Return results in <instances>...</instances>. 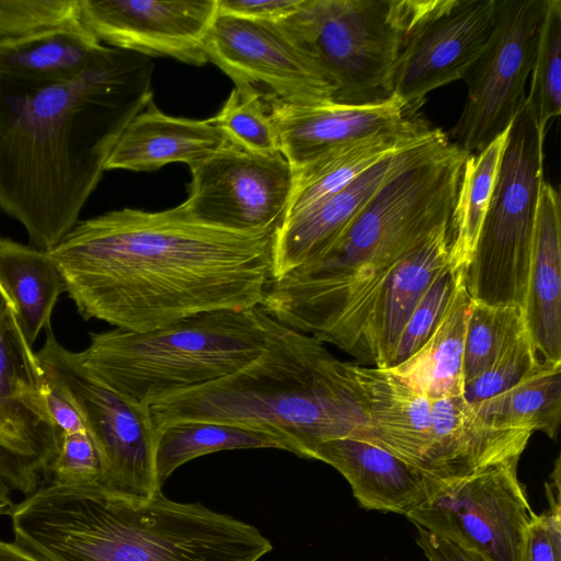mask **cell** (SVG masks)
Segmentation results:
<instances>
[{
	"label": "cell",
	"instance_id": "1",
	"mask_svg": "<svg viewBox=\"0 0 561 561\" xmlns=\"http://www.w3.org/2000/svg\"><path fill=\"white\" fill-rule=\"evenodd\" d=\"M275 230L204 225L179 205L122 208L78 221L48 253L84 320L145 332L203 312L259 307Z\"/></svg>",
	"mask_w": 561,
	"mask_h": 561
},
{
	"label": "cell",
	"instance_id": "2",
	"mask_svg": "<svg viewBox=\"0 0 561 561\" xmlns=\"http://www.w3.org/2000/svg\"><path fill=\"white\" fill-rule=\"evenodd\" d=\"M149 57L110 47L80 78L0 81V209L48 252L79 221L127 124L151 101Z\"/></svg>",
	"mask_w": 561,
	"mask_h": 561
},
{
	"label": "cell",
	"instance_id": "3",
	"mask_svg": "<svg viewBox=\"0 0 561 561\" xmlns=\"http://www.w3.org/2000/svg\"><path fill=\"white\" fill-rule=\"evenodd\" d=\"M9 516L14 542L43 561H259L272 550L256 527L162 490L140 500L47 484Z\"/></svg>",
	"mask_w": 561,
	"mask_h": 561
},
{
	"label": "cell",
	"instance_id": "4",
	"mask_svg": "<svg viewBox=\"0 0 561 561\" xmlns=\"http://www.w3.org/2000/svg\"><path fill=\"white\" fill-rule=\"evenodd\" d=\"M148 409L156 430L180 421L255 425L286 436L304 458L330 439H360L368 425L353 364L316 337L287 328L238 371Z\"/></svg>",
	"mask_w": 561,
	"mask_h": 561
},
{
	"label": "cell",
	"instance_id": "5",
	"mask_svg": "<svg viewBox=\"0 0 561 561\" xmlns=\"http://www.w3.org/2000/svg\"><path fill=\"white\" fill-rule=\"evenodd\" d=\"M285 329L259 307L217 310L145 332H90L77 356L101 382L148 407L238 371Z\"/></svg>",
	"mask_w": 561,
	"mask_h": 561
},
{
	"label": "cell",
	"instance_id": "6",
	"mask_svg": "<svg viewBox=\"0 0 561 561\" xmlns=\"http://www.w3.org/2000/svg\"><path fill=\"white\" fill-rule=\"evenodd\" d=\"M410 0H304L277 24L318 59L333 102L363 105L392 96Z\"/></svg>",
	"mask_w": 561,
	"mask_h": 561
},
{
	"label": "cell",
	"instance_id": "7",
	"mask_svg": "<svg viewBox=\"0 0 561 561\" xmlns=\"http://www.w3.org/2000/svg\"><path fill=\"white\" fill-rule=\"evenodd\" d=\"M543 142L524 108L511 126L489 209L463 275L473 301L524 307L545 180Z\"/></svg>",
	"mask_w": 561,
	"mask_h": 561
},
{
	"label": "cell",
	"instance_id": "8",
	"mask_svg": "<svg viewBox=\"0 0 561 561\" xmlns=\"http://www.w3.org/2000/svg\"><path fill=\"white\" fill-rule=\"evenodd\" d=\"M36 356L45 371L80 412L100 459L98 483L123 496L149 499L162 486L156 472L157 430L146 405L138 404L95 378L45 331Z\"/></svg>",
	"mask_w": 561,
	"mask_h": 561
},
{
	"label": "cell",
	"instance_id": "9",
	"mask_svg": "<svg viewBox=\"0 0 561 561\" xmlns=\"http://www.w3.org/2000/svg\"><path fill=\"white\" fill-rule=\"evenodd\" d=\"M545 7L546 0H499L490 41L462 78V112L446 134L468 153L484 149L524 111Z\"/></svg>",
	"mask_w": 561,
	"mask_h": 561
},
{
	"label": "cell",
	"instance_id": "10",
	"mask_svg": "<svg viewBox=\"0 0 561 561\" xmlns=\"http://www.w3.org/2000/svg\"><path fill=\"white\" fill-rule=\"evenodd\" d=\"M518 461L506 460L443 481L407 517L489 561H520L526 531L536 514L518 479Z\"/></svg>",
	"mask_w": 561,
	"mask_h": 561
},
{
	"label": "cell",
	"instance_id": "11",
	"mask_svg": "<svg viewBox=\"0 0 561 561\" xmlns=\"http://www.w3.org/2000/svg\"><path fill=\"white\" fill-rule=\"evenodd\" d=\"M499 0H410L392 96L417 116L430 92L460 80L485 48Z\"/></svg>",
	"mask_w": 561,
	"mask_h": 561
},
{
	"label": "cell",
	"instance_id": "12",
	"mask_svg": "<svg viewBox=\"0 0 561 561\" xmlns=\"http://www.w3.org/2000/svg\"><path fill=\"white\" fill-rule=\"evenodd\" d=\"M205 51L237 89L257 95L270 107L333 102L334 88L318 59L276 23L217 13Z\"/></svg>",
	"mask_w": 561,
	"mask_h": 561
},
{
	"label": "cell",
	"instance_id": "13",
	"mask_svg": "<svg viewBox=\"0 0 561 561\" xmlns=\"http://www.w3.org/2000/svg\"><path fill=\"white\" fill-rule=\"evenodd\" d=\"M187 198L179 205L192 220L238 232L275 230L293 186V170L282 152L261 154L230 141L190 167Z\"/></svg>",
	"mask_w": 561,
	"mask_h": 561
},
{
	"label": "cell",
	"instance_id": "14",
	"mask_svg": "<svg viewBox=\"0 0 561 561\" xmlns=\"http://www.w3.org/2000/svg\"><path fill=\"white\" fill-rule=\"evenodd\" d=\"M58 446L46 376L15 317L0 329V478L31 495L47 484Z\"/></svg>",
	"mask_w": 561,
	"mask_h": 561
},
{
	"label": "cell",
	"instance_id": "15",
	"mask_svg": "<svg viewBox=\"0 0 561 561\" xmlns=\"http://www.w3.org/2000/svg\"><path fill=\"white\" fill-rule=\"evenodd\" d=\"M81 20L107 46L202 66L217 0H80Z\"/></svg>",
	"mask_w": 561,
	"mask_h": 561
},
{
	"label": "cell",
	"instance_id": "16",
	"mask_svg": "<svg viewBox=\"0 0 561 561\" xmlns=\"http://www.w3.org/2000/svg\"><path fill=\"white\" fill-rule=\"evenodd\" d=\"M449 141L438 128L430 138L385 157L314 207L284 220L274 232L270 278H279L320 253L388 181Z\"/></svg>",
	"mask_w": 561,
	"mask_h": 561
},
{
	"label": "cell",
	"instance_id": "17",
	"mask_svg": "<svg viewBox=\"0 0 561 561\" xmlns=\"http://www.w3.org/2000/svg\"><path fill=\"white\" fill-rule=\"evenodd\" d=\"M533 433L483 419L462 394L435 399L432 401L431 442L422 471L437 480L451 481L519 459Z\"/></svg>",
	"mask_w": 561,
	"mask_h": 561
},
{
	"label": "cell",
	"instance_id": "18",
	"mask_svg": "<svg viewBox=\"0 0 561 561\" xmlns=\"http://www.w3.org/2000/svg\"><path fill=\"white\" fill-rule=\"evenodd\" d=\"M310 459L335 468L366 508L408 515L442 484L412 465L367 440L341 437L316 446Z\"/></svg>",
	"mask_w": 561,
	"mask_h": 561
},
{
	"label": "cell",
	"instance_id": "19",
	"mask_svg": "<svg viewBox=\"0 0 561 561\" xmlns=\"http://www.w3.org/2000/svg\"><path fill=\"white\" fill-rule=\"evenodd\" d=\"M271 113L278 131L280 152L291 170L332 149L398 127L411 118L394 96L363 105L334 102L273 105Z\"/></svg>",
	"mask_w": 561,
	"mask_h": 561
},
{
	"label": "cell",
	"instance_id": "20",
	"mask_svg": "<svg viewBox=\"0 0 561 561\" xmlns=\"http://www.w3.org/2000/svg\"><path fill=\"white\" fill-rule=\"evenodd\" d=\"M449 221L402 259L378 293L366 323L362 363L387 368L401 332L419 301L449 267Z\"/></svg>",
	"mask_w": 561,
	"mask_h": 561
},
{
	"label": "cell",
	"instance_id": "21",
	"mask_svg": "<svg viewBox=\"0 0 561 561\" xmlns=\"http://www.w3.org/2000/svg\"><path fill=\"white\" fill-rule=\"evenodd\" d=\"M560 193L543 180L533 236L523 316L542 364H561V213Z\"/></svg>",
	"mask_w": 561,
	"mask_h": 561
},
{
	"label": "cell",
	"instance_id": "22",
	"mask_svg": "<svg viewBox=\"0 0 561 561\" xmlns=\"http://www.w3.org/2000/svg\"><path fill=\"white\" fill-rule=\"evenodd\" d=\"M366 399L368 425L360 438L422 471L431 442L432 399L392 370L353 364Z\"/></svg>",
	"mask_w": 561,
	"mask_h": 561
},
{
	"label": "cell",
	"instance_id": "23",
	"mask_svg": "<svg viewBox=\"0 0 561 561\" xmlns=\"http://www.w3.org/2000/svg\"><path fill=\"white\" fill-rule=\"evenodd\" d=\"M227 144L228 139L210 118L173 117L151 101L117 138L105 171H154L172 162L191 167Z\"/></svg>",
	"mask_w": 561,
	"mask_h": 561
},
{
	"label": "cell",
	"instance_id": "24",
	"mask_svg": "<svg viewBox=\"0 0 561 561\" xmlns=\"http://www.w3.org/2000/svg\"><path fill=\"white\" fill-rule=\"evenodd\" d=\"M437 129L417 115L398 127L332 149L293 170L283 221L314 207L385 157L430 138Z\"/></svg>",
	"mask_w": 561,
	"mask_h": 561
},
{
	"label": "cell",
	"instance_id": "25",
	"mask_svg": "<svg viewBox=\"0 0 561 561\" xmlns=\"http://www.w3.org/2000/svg\"><path fill=\"white\" fill-rule=\"evenodd\" d=\"M102 44L81 22L0 41V81L46 85L73 81L103 57Z\"/></svg>",
	"mask_w": 561,
	"mask_h": 561
},
{
	"label": "cell",
	"instance_id": "26",
	"mask_svg": "<svg viewBox=\"0 0 561 561\" xmlns=\"http://www.w3.org/2000/svg\"><path fill=\"white\" fill-rule=\"evenodd\" d=\"M0 284L14 304L15 317L33 347L39 332L51 329V313L64 278L46 251L0 238Z\"/></svg>",
	"mask_w": 561,
	"mask_h": 561
},
{
	"label": "cell",
	"instance_id": "27",
	"mask_svg": "<svg viewBox=\"0 0 561 561\" xmlns=\"http://www.w3.org/2000/svg\"><path fill=\"white\" fill-rule=\"evenodd\" d=\"M471 302L462 280L431 337L410 358L389 369L432 400L462 394V355Z\"/></svg>",
	"mask_w": 561,
	"mask_h": 561
},
{
	"label": "cell",
	"instance_id": "28",
	"mask_svg": "<svg viewBox=\"0 0 561 561\" xmlns=\"http://www.w3.org/2000/svg\"><path fill=\"white\" fill-rule=\"evenodd\" d=\"M245 448H276L296 454L284 435L255 425L180 421L157 430L156 472L162 486L185 462L216 451Z\"/></svg>",
	"mask_w": 561,
	"mask_h": 561
},
{
	"label": "cell",
	"instance_id": "29",
	"mask_svg": "<svg viewBox=\"0 0 561 561\" xmlns=\"http://www.w3.org/2000/svg\"><path fill=\"white\" fill-rule=\"evenodd\" d=\"M510 129L493 139L481 151L469 153L462 168L449 220V267L462 272L463 275L472 259L489 209Z\"/></svg>",
	"mask_w": 561,
	"mask_h": 561
},
{
	"label": "cell",
	"instance_id": "30",
	"mask_svg": "<svg viewBox=\"0 0 561 561\" xmlns=\"http://www.w3.org/2000/svg\"><path fill=\"white\" fill-rule=\"evenodd\" d=\"M471 407L494 424L540 431L556 440L561 416V364H539L510 389Z\"/></svg>",
	"mask_w": 561,
	"mask_h": 561
},
{
	"label": "cell",
	"instance_id": "31",
	"mask_svg": "<svg viewBox=\"0 0 561 561\" xmlns=\"http://www.w3.org/2000/svg\"><path fill=\"white\" fill-rule=\"evenodd\" d=\"M525 111L545 137L561 112V1L546 0Z\"/></svg>",
	"mask_w": 561,
	"mask_h": 561
},
{
	"label": "cell",
	"instance_id": "32",
	"mask_svg": "<svg viewBox=\"0 0 561 561\" xmlns=\"http://www.w3.org/2000/svg\"><path fill=\"white\" fill-rule=\"evenodd\" d=\"M525 329L520 307L472 300L462 355L463 386L484 371Z\"/></svg>",
	"mask_w": 561,
	"mask_h": 561
},
{
	"label": "cell",
	"instance_id": "33",
	"mask_svg": "<svg viewBox=\"0 0 561 561\" xmlns=\"http://www.w3.org/2000/svg\"><path fill=\"white\" fill-rule=\"evenodd\" d=\"M210 121L228 141L253 153L280 152L271 107L257 95L234 88Z\"/></svg>",
	"mask_w": 561,
	"mask_h": 561
},
{
	"label": "cell",
	"instance_id": "34",
	"mask_svg": "<svg viewBox=\"0 0 561 561\" xmlns=\"http://www.w3.org/2000/svg\"><path fill=\"white\" fill-rule=\"evenodd\" d=\"M462 280L463 273L450 267L436 278L404 325L386 369L396 367L410 358L431 337L442 322Z\"/></svg>",
	"mask_w": 561,
	"mask_h": 561
},
{
	"label": "cell",
	"instance_id": "35",
	"mask_svg": "<svg viewBox=\"0 0 561 561\" xmlns=\"http://www.w3.org/2000/svg\"><path fill=\"white\" fill-rule=\"evenodd\" d=\"M81 22L80 0H0V41Z\"/></svg>",
	"mask_w": 561,
	"mask_h": 561
},
{
	"label": "cell",
	"instance_id": "36",
	"mask_svg": "<svg viewBox=\"0 0 561 561\" xmlns=\"http://www.w3.org/2000/svg\"><path fill=\"white\" fill-rule=\"evenodd\" d=\"M539 364L525 329L484 371L463 386L462 397L469 404L490 399L516 385Z\"/></svg>",
	"mask_w": 561,
	"mask_h": 561
},
{
	"label": "cell",
	"instance_id": "37",
	"mask_svg": "<svg viewBox=\"0 0 561 561\" xmlns=\"http://www.w3.org/2000/svg\"><path fill=\"white\" fill-rule=\"evenodd\" d=\"M549 507L529 524L520 561H561L560 457L546 483Z\"/></svg>",
	"mask_w": 561,
	"mask_h": 561
},
{
	"label": "cell",
	"instance_id": "38",
	"mask_svg": "<svg viewBox=\"0 0 561 561\" xmlns=\"http://www.w3.org/2000/svg\"><path fill=\"white\" fill-rule=\"evenodd\" d=\"M100 472L99 455L89 433L59 431L58 453L50 465L47 484L98 483Z\"/></svg>",
	"mask_w": 561,
	"mask_h": 561
},
{
	"label": "cell",
	"instance_id": "39",
	"mask_svg": "<svg viewBox=\"0 0 561 561\" xmlns=\"http://www.w3.org/2000/svg\"><path fill=\"white\" fill-rule=\"evenodd\" d=\"M304 0H217V13L244 20L277 23L293 13Z\"/></svg>",
	"mask_w": 561,
	"mask_h": 561
},
{
	"label": "cell",
	"instance_id": "40",
	"mask_svg": "<svg viewBox=\"0 0 561 561\" xmlns=\"http://www.w3.org/2000/svg\"><path fill=\"white\" fill-rule=\"evenodd\" d=\"M45 376L47 409L56 428L65 433L88 432L75 403L53 379Z\"/></svg>",
	"mask_w": 561,
	"mask_h": 561
},
{
	"label": "cell",
	"instance_id": "41",
	"mask_svg": "<svg viewBox=\"0 0 561 561\" xmlns=\"http://www.w3.org/2000/svg\"><path fill=\"white\" fill-rule=\"evenodd\" d=\"M416 542L428 561H489L479 553L416 526Z\"/></svg>",
	"mask_w": 561,
	"mask_h": 561
},
{
	"label": "cell",
	"instance_id": "42",
	"mask_svg": "<svg viewBox=\"0 0 561 561\" xmlns=\"http://www.w3.org/2000/svg\"><path fill=\"white\" fill-rule=\"evenodd\" d=\"M0 561H43L16 542L0 540Z\"/></svg>",
	"mask_w": 561,
	"mask_h": 561
},
{
	"label": "cell",
	"instance_id": "43",
	"mask_svg": "<svg viewBox=\"0 0 561 561\" xmlns=\"http://www.w3.org/2000/svg\"><path fill=\"white\" fill-rule=\"evenodd\" d=\"M15 318V307L0 284V329Z\"/></svg>",
	"mask_w": 561,
	"mask_h": 561
},
{
	"label": "cell",
	"instance_id": "44",
	"mask_svg": "<svg viewBox=\"0 0 561 561\" xmlns=\"http://www.w3.org/2000/svg\"><path fill=\"white\" fill-rule=\"evenodd\" d=\"M14 505L10 486L0 478V516L10 515Z\"/></svg>",
	"mask_w": 561,
	"mask_h": 561
}]
</instances>
